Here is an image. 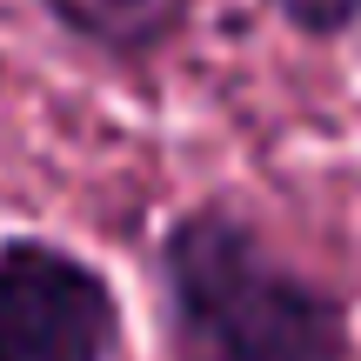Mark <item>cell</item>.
I'll list each match as a JSON object with an SVG mask.
<instances>
[{
    "mask_svg": "<svg viewBox=\"0 0 361 361\" xmlns=\"http://www.w3.org/2000/svg\"><path fill=\"white\" fill-rule=\"evenodd\" d=\"M67 40L114 67H147L188 34L194 0H40Z\"/></svg>",
    "mask_w": 361,
    "mask_h": 361,
    "instance_id": "3957f363",
    "label": "cell"
},
{
    "mask_svg": "<svg viewBox=\"0 0 361 361\" xmlns=\"http://www.w3.org/2000/svg\"><path fill=\"white\" fill-rule=\"evenodd\" d=\"M128 308L87 255L47 234L0 241V361H114Z\"/></svg>",
    "mask_w": 361,
    "mask_h": 361,
    "instance_id": "7a4b0ae2",
    "label": "cell"
},
{
    "mask_svg": "<svg viewBox=\"0 0 361 361\" xmlns=\"http://www.w3.org/2000/svg\"><path fill=\"white\" fill-rule=\"evenodd\" d=\"M261 7L301 40H348L361 27V0H261Z\"/></svg>",
    "mask_w": 361,
    "mask_h": 361,
    "instance_id": "277c9868",
    "label": "cell"
},
{
    "mask_svg": "<svg viewBox=\"0 0 361 361\" xmlns=\"http://www.w3.org/2000/svg\"><path fill=\"white\" fill-rule=\"evenodd\" d=\"M161 281L174 361H348V301L295 274L221 201L168 221Z\"/></svg>",
    "mask_w": 361,
    "mask_h": 361,
    "instance_id": "6da1fadb",
    "label": "cell"
}]
</instances>
